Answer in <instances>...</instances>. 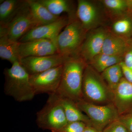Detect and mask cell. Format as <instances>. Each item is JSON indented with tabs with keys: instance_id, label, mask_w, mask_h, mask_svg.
Instances as JSON below:
<instances>
[{
	"instance_id": "cell-7",
	"label": "cell",
	"mask_w": 132,
	"mask_h": 132,
	"mask_svg": "<svg viewBox=\"0 0 132 132\" xmlns=\"http://www.w3.org/2000/svg\"><path fill=\"white\" fill-rule=\"evenodd\" d=\"M36 123L39 127L55 132L68 123L62 106L55 94L49 95L45 106L36 114Z\"/></svg>"
},
{
	"instance_id": "cell-2",
	"label": "cell",
	"mask_w": 132,
	"mask_h": 132,
	"mask_svg": "<svg viewBox=\"0 0 132 132\" xmlns=\"http://www.w3.org/2000/svg\"><path fill=\"white\" fill-rule=\"evenodd\" d=\"M5 94L19 102L29 101L36 95L29 79L30 75L19 61L4 71Z\"/></svg>"
},
{
	"instance_id": "cell-29",
	"label": "cell",
	"mask_w": 132,
	"mask_h": 132,
	"mask_svg": "<svg viewBox=\"0 0 132 132\" xmlns=\"http://www.w3.org/2000/svg\"><path fill=\"white\" fill-rule=\"evenodd\" d=\"M124 78L128 82L132 83V70L127 67L123 61L120 63Z\"/></svg>"
},
{
	"instance_id": "cell-30",
	"label": "cell",
	"mask_w": 132,
	"mask_h": 132,
	"mask_svg": "<svg viewBox=\"0 0 132 132\" xmlns=\"http://www.w3.org/2000/svg\"><path fill=\"white\" fill-rule=\"evenodd\" d=\"M83 132H101L91 126H87Z\"/></svg>"
},
{
	"instance_id": "cell-14",
	"label": "cell",
	"mask_w": 132,
	"mask_h": 132,
	"mask_svg": "<svg viewBox=\"0 0 132 132\" xmlns=\"http://www.w3.org/2000/svg\"><path fill=\"white\" fill-rule=\"evenodd\" d=\"M112 93V103L120 116L126 115L132 105V83L123 77Z\"/></svg>"
},
{
	"instance_id": "cell-4",
	"label": "cell",
	"mask_w": 132,
	"mask_h": 132,
	"mask_svg": "<svg viewBox=\"0 0 132 132\" xmlns=\"http://www.w3.org/2000/svg\"><path fill=\"white\" fill-rule=\"evenodd\" d=\"M87 32L77 18L70 20L57 38L58 53L65 58L78 55Z\"/></svg>"
},
{
	"instance_id": "cell-6",
	"label": "cell",
	"mask_w": 132,
	"mask_h": 132,
	"mask_svg": "<svg viewBox=\"0 0 132 132\" xmlns=\"http://www.w3.org/2000/svg\"><path fill=\"white\" fill-rule=\"evenodd\" d=\"M77 18L87 32L102 26L109 21L100 1L78 0Z\"/></svg>"
},
{
	"instance_id": "cell-5",
	"label": "cell",
	"mask_w": 132,
	"mask_h": 132,
	"mask_svg": "<svg viewBox=\"0 0 132 132\" xmlns=\"http://www.w3.org/2000/svg\"><path fill=\"white\" fill-rule=\"evenodd\" d=\"M75 103L81 111L89 118L91 126L100 131L102 132L108 125L119 118L118 111L112 103L97 105L83 99Z\"/></svg>"
},
{
	"instance_id": "cell-15",
	"label": "cell",
	"mask_w": 132,
	"mask_h": 132,
	"mask_svg": "<svg viewBox=\"0 0 132 132\" xmlns=\"http://www.w3.org/2000/svg\"><path fill=\"white\" fill-rule=\"evenodd\" d=\"M106 27L109 32L128 40H132V12L109 20Z\"/></svg>"
},
{
	"instance_id": "cell-18",
	"label": "cell",
	"mask_w": 132,
	"mask_h": 132,
	"mask_svg": "<svg viewBox=\"0 0 132 132\" xmlns=\"http://www.w3.org/2000/svg\"><path fill=\"white\" fill-rule=\"evenodd\" d=\"M55 94L63 109L68 122L80 121L91 126L90 119L81 111L75 102L68 98Z\"/></svg>"
},
{
	"instance_id": "cell-25",
	"label": "cell",
	"mask_w": 132,
	"mask_h": 132,
	"mask_svg": "<svg viewBox=\"0 0 132 132\" xmlns=\"http://www.w3.org/2000/svg\"><path fill=\"white\" fill-rule=\"evenodd\" d=\"M87 125L80 121L68 122L61 129L55 132H83Z\"/></svg>"
},
{
	"instance_id": "cell-19",
	"label": "cell",
	"mask_w": 132,
	"mask_h": 132,
	"mask_svg": "<svg viewBox=\"0 0 132 132\" xmlns=\"http://www.w3.org/2000/svg\"><path fill=\"white\" fill-rule=\"evenodd\" d=\"M100 1L109 21L132 12V0Z\"/></svg>"
},
{
	"instance_id": "cell-24",
	"label": "cell",
	"mask_w": 132,
	"mask_h": 132,
	"mask_svg": "<svg viewBox=\"0 0 132 132\" xmlns=\"http://www.w3.org/2000/svg\"><path fill=\"white\" fill-rule=\"evenodd\" d=\"M103 79L111 92L118 86L121 80L123 78V73L120 63L108 68L101 74Z\"/></svg>"
},
{
	"instance_id": "cell-12",
	"label": "cell",
	"mask_w": 132,
	"mask_h": 132,
	"mask_svg": "<svg viewBox=\"0 0 132 132\" xmlns=\"http://www.w3.org/2000/svg\"><path fill=\"white\" fill-rule=\"evenodd\" d=\"M66 58L59 54L41 56L22 58L19 62L30 75L40 73L62 65Z\"/></svg>"
},
{
	"instance_id": "cell-17",
	"label": "cell",
	"mask_w": 132,
	"mask_h": 132,
	"mask_svg": "<svg viewBox=\"0 0 132 132\" xmlns=\"http://www.w3.org/2000/svg\"><path fill=\"white\" fill-rule=\"evenodd\" d=\"M130 40L114 35L108 31L104 40L101 53L123 57L130 45Z\"/></svg>"
},
{
	"instance_id": "cell-22",
	"label": "cell",
	"mask_w": 132,
	"mask_h": 132,
	"mask_svg": "<svg viewBox=\"0 0 132 132\" xmlns=\"http://www.w3.org/2000/svg\"><path fill=\"white\" fill-rule=\"evenodd\" d=\"M25 1L5 0L0 4V26L6 27L24 5Z\"/></svg>"
},
{
	"instance_id": "cell-9",
	"label": "cell",
	"mask_w": 132,
	"mask_h": 132,
	"mask_svg": "<svg viewBox=\"0 0 132 132\" xmlns=\"http://www.w3.org/2000/svg\"><path fill=\"white\" fill-rule=\"evenodd\" d=\"M62 65L30 75V82L36 95L41 94L51 95L57 93L61 81Z\"/></svg>"
},
{
	"instance_id": "cell-21",
	"label": "cell",
	"mask_w": 132,
	"mask_h": 132,
	"mask_svg": "<svg viewBox=\"0 0 132 132\" xmlns=\"http://www.w3.org/2000/svg\"><path fill=\"white\" fill-rule=\"evenodd\" d=\"M34 19L39 26L51 24L56 21L61 16L52 14L43 5L37 0H26Z\"/></svg>"
},
{
	"instance_id": "cell-27",
	"label": "cell",
	"mask_w": 132,
	"mask_h": 132,
	"mask_svg": "<svg viewBox=\"0 0 132 132\" xmlns=\"http://www.w3.org/2000/svg\"><path fill=\"white\" fill-rule=\"evenodd\" d=\"M123 61L127 67L132 70V40H130L129 47L123 56Z\"/></svg>"
},
{
	"instance_id": "cell-10",
	"label": "cell",
	"mask_w": 132,
	"mask_h": 132,
	"mask_svg": "<svg viewBox=\"0 0 132 132\" xmlns=\"http://www.w3.org/2000/svg\"><path fill=\"white\" fill-rule=\"evenodd\" d=\"M108 31L105 26L88 31L79 51L78 55L88 64L101 53L104 40Z\"/></svg>"
},
{
	"instance_id": "cell-26",
	"label": "cell",
	"mask_w": 132,
	"mask_h": 132,
	"mask_svg": "<svg viewBox=\"0 0 132 132\" xmlns=\"http://www.w3.org/2000/svg\"><path fill=\"white\" fill-rule=\"evenodd\" d=\"M102 132H128L125 126L118 119L106 127Z\"/></svg>"
},
{
	"instance_id": "cell-20",
	"label": "cell",
	"mask_w": 132,
	"mask_h": 132,
	"mask_svg": "<svg viewBox=\"0 0 132 132\" xmlns=\"http://www.w3.org/2000/svg\"><path fill=\"white\" fill-rule=\"evenodd\" d=\"M52 14L60 16L61 14H68L69 20L77 18L72 2L67 0H37Z\"/></svg>"
},
{
	"instance_id": "cell-1",
	"label": "cell",
	"mask_w": 132,
	"mask_h": 132,
	"mask_svg": "<svg viewBox=\"0 0 132 132\" xmlns=\"http://www.w3.org/2000/svg\"><path fill=\"white\" fill-rule=\"evenodd\" d=\"M87 65L79 55L66 58L62 65L60 84L55 94L75 102L83 99V75Z\"/></svg>"
},
{
	"instance_id": "cell-11",
	"label": "cell",
	"mask_w": 132,
	"mask_h": 132,
	"mask_svg": "<svg viewBox=\"0 0 132 132\" xmlns=\"http://www.w3.org/2000/svg\"><path fill=\"white\" fill-rule=\"evenodd\" d=\"M69 21L68 17L61 16L58 20L51 24L35 27L26 34L19 42L46 39L52 41L57 46V39L59 35Z\"/></svg>"
},
{
	"instance_id": "cell-23",
	"label": "cell",
	"mask_w": 132,
	"mask_h": 132,
	"mask_svg": "<svg viewBox=\"0 0 132 132\" xmlns=\"http://www.w3.org/2000/svg\"><path fill=\"white\" fill-rule=\"evenodd\" d=\"M123 57L101 53L94 57L88 64L98 72L102 73L111 66L123 61Z\"/></svg>"
},
{
	"instance_id": "cell-28",
	"label": "cell",
	"mask_w": 132,
	"mask_h": 132,
	"mask_svg": "<svg viewBox=\"0 0 132 132\" xmlns=\"http://www.w3.org/2000/svg\"><path fill=\"white\" fill-rule=\"evenodd\" d=\"M119 120L127 130L128 132H132V114L120 116Z\"/></svg>"
},
{
	"instance_id": "cell-16",
	"label": "cell",
	"mask_w": 132,
	"mask_h": 132,
	"mask_svg": "<svg viewBox=\"0 0 132 132\" xmlns=\"http://www.w3.org/2000/svg\"><path fill=\"white\" fill-rule=\"evenodd\" d=\"M19 42L10 39L6 27L0 26V57L13 64L19 61L18 50Z\"/></svg>"
},
{
	"instance_id": "cell-3",
	"label": "cell",
	"mask_w": 132,
	"mask_h": 132,
	"mask_svg": "<svg viewBox=\"0 0 132 132\" xmlns=\"http://www.w3.org/2000/svg\"><path fill=\"white\" fill-rule=\"evenodd\" d=\"M83 99L93 104L103 105L112 101V92L105 81L90 65L87 64L83 75Z\"/></svg>"
},
{
	"instance_id": "cell-13",
	"label": "cell",
	"mask_w": 132,
	"mask_h": 132,
	"mask_svg": "<svg viewBox=\"0 0 132 132\" xmlns=\"http://www.w3.org/2000/svg\"><path fill=\"white\" fill-rule=\"evenodd\" d=\"M18 54L20 60L26 57H41L59 53L57 46L52 41L40 39L19 42Z\"/></svg>"
},
{
	"instance_id": "cell-8",
	"label": "cell",
	"mask_w": 132,
	"mask_h": 132,
	"mask_svg": "<svg viewBox=\"0 0 132 132\" xmlns=\"http://www.w3.org/2000/svg\"><path fill=\"white\" fill-rule=\"evenodd\" d=\"M38 26L26 0L24 5L6 27L10 39L19 42L26 34Z\"/></svg>"
}]
</instances>
